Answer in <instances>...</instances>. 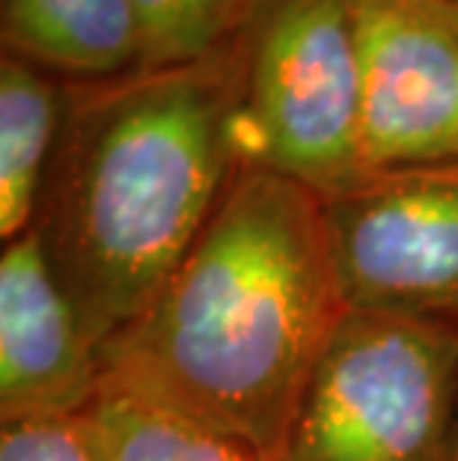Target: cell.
I'll use <instances>...</instances> for the list:
<instances>
[{
    "label": "cell",
    "instance_id": "1",
    "mask_svg": "<svg viewBox=\"0 0 458 461\" xmlns=\"http://www.w3.org/2000/svg\"><path fill=\"white\" fill-rule=\"evenodd\" d=\"M348 310L319 194L238 167L179 268L102 346V366L120 384L277 461Z\"/></svg>",
    "mask_w": 458,
    "mask_h": 461
},
{
    "label": "cell",
    "instance_id": "2",
    "mask_svg": "<svg viewBox=\"0 0 458 461\" xmlns=\"http://www.w3.org/2000/svg\"><path fill=\"white\" fill-rule=\"evenodd\" d=\"M238 36L200 63L66 84L33 230L99 351L149 307L238 170Z\"/></svg>",
    "mask_w": 458,
    "mask_h": 461
},
{
    "label": "cell",
    "instance_id": "3",
    "mask_svg": "<svg viewBox=\"0 0 458 461\" xmlns=\"http://www.w3.org/2000/svg\"><path fill=\"white\" fill-rule=\"evenodd\" d=\"M458 325L348 310L310 375L277 461H453Z\"/></svg>",
    "mask_w": 458,
    "mask_h": 461
},
{
    "label": "cell",
    "instance_id": "4",
    "mask_svg": "<svg viewBox=\"0 0 458 461\" xmlns=\"http://www.w3.org/2000/svg\"><path fill=\"white\" fill-rule=\"evenodd\" d=\"M238 167L319 197L366 176L355 0H262L238 36Z\"/></svg>",
    "mask_w": 458,
    "mask_h": 461
},
{
    "label": "cell",
    "instance_id": "5",
    "mask_svg": "<svg viewBox=\"0 0 458 461\" xmlns=\"http://www.w3.org/2000/svg\"><path fill=\"white\" fill-rule=\"evenodd\" d=\"M321 212L348 307L458 325V158L366 173Z\"/></svg>",
    "mask_w": 458,
    "mask_h": 461
},
{
    "label": "cell",
    "instance_id": "6",
    "mask_svg": "<svg viewBox=\"0 0 458 461\" xmlns=\"http://www.w3.org/2000/svg\"><path fill=\"white\" fill-rule=\"evenodd\" d=\"M366 173L458 158V0H355Z\"/></svg>",
    "mask_w": 458,
    "mask_h": 461
},
{
    "label": "cell",
    "instance_id": "7",
    "mask_svg": "<svg viewBox=\"0 0 458 461\" xmlns=\"http://www.w3.org/2000/svg\"><path fill=\"white\" fill-rule=\"evenodd\" d=\"M102 378V351L31 227L0 257V420L84 414Z\"/></svg>",
    "mask_w": 458,
    "mask_h": 461
},
{
    "label": "cell",
    "instance_id": "8",
    "mask_svg": "<svg viewBox=\"0 0 458 461\" xmlns=\"http://www.w3.org/2000/svg\"><path fill=\"white\" fill-rule=\"evenodd\" d=\"M4 54L72 81H107L140 68L131 0H4Z\"/></svg>",
    "mask_w": 458,
    "mask_h": 461
},
{
    "label": "cell",
    "instance_id": "9",
    "mask_svg": "<svg viewBox=\"0 0 458 461\" xmlns=\"http://www.w3.org/2000/svg\"><path fill=\"white\" fill-rule=\"evenodd\" d=\"M66 113V84L45 68L0 57V239L33 227Z\"/></svg>",
    "mask_w": 458,
    "mask_h": 461
},
{
    "label": "cell",
    "instance_id": "10",
    "mask_svg": "<svg viewBox=\"0 0 458 461\" xmlns=\"http://www.w3.org/2000/svg\"><path fill=\"white\" fill-rule=\"evenodd\" d=\"M86 420L99 461H262L241 440L111 375L102 378Z\"/></svg>",
    "mask_w": 458,
    "mask_h": 461
},
{
    "label": "cell",
    "instance_id": "11",
    "mask_svg": "<svg viewBox=\"0 0 458 461\" xmlns=\"http://www.w3.org/2000/svg\"><path fill=\"white\" fill-rule=\"evenodd\" d=\"M140 24V68L209 60L250 24L262 0H131Z\"/></svg>",
    "mask_w": 458,
    "mask_h": 461
},
{
    "label": "cell",
    "instance_id": "12",
    "mask_svg": "<svg viewBox=\"0 0 458 461\" xmlns=\"http://www.w3.org/2000/svg\"><path fill=\"white\" fill-rule=\"evenodd\" d=\"M0 461H99L86 411L69 417H31L4 423Z\"/></svg>",
    "mask_w": 458,
    "mask_h": 461
},
{
    "label": "cell",
    "instance_id": "13",
    "mask_svg": "<svg viewBox=\"0 0 458 461\" xmlns=\"http://www.w3.org/2000/svg\"><path fill=\"white\" fill-rule=\"evenodd\" d=\"M453 461H458V438H455V456H453Z\"/></svg>",
    "mask_w": 458,
    "mask_h": 461
}]
</instances>
